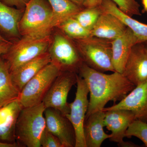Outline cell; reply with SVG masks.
Wrapping results in <instances>:
<instances>
[{
  "instance_id": "obj_1",
  "label": "cell",
  "mask_w": 147,
  "mask_h": 147,
  "mask_svg": "<svg viewBox=\"0 0 147 147\" xmlns=\"http://www.w3.org/2000/svg\"><path fill=\"white\" fill-rule=\"evenodd\" d=\"M79 73L89 90L90 100L85 119L92 113L103 110L109 101L116 103L121 101L136 87L122 74L115 71L106 74L91 68L84 63Z\"/></svg>"
},
{
  "instance_id": "obj_2",
  "label": "cell",
  "mask_w": 147,
  "mask_h": 147,
  "mask_svg": "<svg viewBox=\"0 0 147 147\" xmlns=\"http://www.w3.org/2000/svg\"><path fill=\"white\" fill-rule=\"evenodd\" d=\"M43 103L23 108L15 127L16 142L22 147H40V138L46 127Z\"/></svg>"
},
{
  "instance_id": "obj_3",
  "label": "cell",
  "mask_w": 147,
  "mask_h": 147,
  "mask_svg": "<svg viewBox=\"0 0 147 147\" xmlns=\"http://www.w3.org/2000/svg\"><path fill=\"white\" fill-rule=\"evenodd\" d=\"M52 8L44 0H30L19 24L21 36L42 37L50 35L54 27Z\"/></svg>"
},
{
  "instance_id": "obj_4",
  "label": "cell",
  "mask_w": 147,
  "mask_h": 147,
  "mask_svg": "<svg viewBox=\"0 0 147 147\" xmlns=\"http://www.w3.org/2000/svg\"><path fill=\"white\" fill-rule=\"evenodd\" d=\"M84 63L100 72H115L112 61V40L90 36L74 39Z\"/></svg>"
},
{
  "instance_id": "obj_5",
  "label": "cell",
  "mask_w": 147,
  "mask_h": 147,
  "mask_svg": "<svg viewBox=\"0 0 147 147\" xmlns=\"http://www.w3.org/2000/svg\"><path fill=\"white\" fill-rule=\"evenodd\" d=\"M52 42L50 35L42 37L23 36L13 42L8 51L1 57L11 72L47 52Z\"/></svg>"
},
{
  "instance_id": "obj_6",
  "label": "cell",
  "mask_w": 147,
  "mask_h": 147,
  "mask_svg": "<svg viewBox=\"0 0 147 147\" xmlns=\"http://www.w3.org/2000/svg\"><path fill=\"white\" fill-rule=\"evenodd\" d=\"M61 72L53 62L45 66L21 90L18 98L23 108L40 104L55 79Z\"/></svg>"
},
{
  "instance_id": "obj_7",
  "label": "cell",
  "mask_w": 147,
  "mask_h": 147,
  "mask_svg": "<svg viewBox=\"0 0 147 147\" xmlns=\"http://www.w3.org/2000/svg\"><path fill=\"white\" fill-rule=\"evenodd\" d=\"M51 62L61 71L79 73L84 63L76 47L63 35H55L48 50Z\"/></svg>"
},
{
  "instance_id": "obj_8",
  "label": "cell",
  "mask_w": 147,
  "mask_h": 147,
  "mask_svg": "<svg viewBox=\"0 0 147 147\" xmlns=\"http://www.w3.org/2000/svg\"><path fill=\"white\" fill-rule=\"evenodd\" d=\"M77 90L75 99L69 103L70 112L66 115L74 128L76 136L75 147H86L84 132V121L89 105L88 88L85 80L77 76Z\"/></svg>"
},
{
  "instance_id": "obj_9",
  "label": "cell",
  "mask_w": 147,
  "mask_h": 147,
  "mask_svg": "<svg viewBox=\"0 0 147 147\" xmlns=\"http://www.w3.org/2000/svg\"><path fill=\"white\" fill-rule=\"evenodd\" d=\"M77 76L75 72L61 71L42 100L45 108L57 109L65 116L69 114L70 107L67 102V96L72 87L77 84Z\"/></svg>"
},
{
  "instance_id": "obj_10",
  "label": "cell",
  "mask_w": 147,
  "mask_h": 147,
  "mask_svg": "<svg viewBox=\"0 0 147 147\" xmlns=\"http://www.w3.org/2000/svg\"><path fill=\"white\" fill-rule=\"evenodd\" d=\"M105 112L104 126L112 132L109 140L117 143L120 147H137L132 143L125 142V133L131 123L135 120L134 113L130 110L117 109Z\"/></svg>"
},
{
  "instance_id": "obj_11",
  "label": "cell",
  "mask_w": 147,
  "mask_h": 147,
  "mask_svg": "<svg viewBox=\"0 0 147 147\" xmlns=\"http://www.w3.org/2000/svg\"><path fill=\"white\" fill-rule=\"evenodd\" d=\"M46 128L57 137L63 147H75L76 136L72 123L61 112L52 108L44 113Z\"/></svg>"
},
{
  "instance_id": "obj_12",
  "label": "cell",
  "mask_w": 147,
  "mask_h": 147,
  "mask_svg": "<svg viewBox=\"0 0 147 147\" xmlns=\"http://www.w3.org/2000/svg\"><path fill=\"white\" fill-rule=\"evenodd\" d=\"M122 74L135 86L147 79V52L144 42L132 47Z\"/></svg>"
},
{
  "instance_id": "obj_13",
  "label": "cell",
  "mask_w": 147,
  "mask_h": 147,
  "mask_svg": "<svg viewBox=\"0 0 147 147\" xmlns=\"http://www.w3.org/2000/svg\"><path fill=\"white\" fill-rule=\"evenodd\" d=\"M124 109L134 113L135 119L147 123V79L136 86L117 104L104 108L102 111Z\"/></svg>"
},
{
  "instance_id": "obj_14",
  "label": "cell",
  "mask_w": 147,
  "mask_h": 147,
  "mask_svg": "<svg viewBox=\"0 0 147 147\" xmlns=\"http://www.w3.org/2000/svg\"><path fill=\"white\" fill-rule=\"evenodd\" d=\"M24 9H19L5 4L0 0V34L12 42L21 38L19 24Z\"/></svg>"
},
{
  "instance_id": "obj_15",
  "label": "cell",
  "mask_w": 147,
  "mask_h": 147,
  "mask_svg": "<svg viewBox=\"0 0 147 147\" xmlns=\"http://www.w3.org/2000/svg\"><path fill=\"white\" fill-rule=\"evenodd\" d=\"M138 42L137 36L128 27L123 34L112 40V61L115 71L123 73L132 47Z\"/></svg>"
},
{
  "instance_id": "obj_16",
  "label": "cell",
  "mask_w": 147,
  "mask_h": 147,
  "mask_svg": "<svg viewBox=\"0 0 147 147\" xmlns=\"http://www.w3.org/2000/svg\"><path fill=\"white\" fill-rule=\"evenodd\" d=\"M105 115V112L99 110L85 119L84 132L86 147H100L105 140L111 137V134H106L103 130Z\"/></svg>"
},
{
  "instance_id": "obj_17",
  "label": "cell",
  "mask_w": 147,
  "mask_h": 147,
  "mask_svg": "<svg viewBox=\"0 0 147 147\" xmlns=\"http://www.w3.org/2000/svg\"><path fill=\"white\" fill-rule=\"evenodd\" d=\"M51 62L50 53L47 51L10 72L14 86L21 92L26 84Z\"/></svg>"
},
{
  "instance_id": "obj_18",
  "label": "cell",
  "mask_w": 147,
  "mask_h": 147,
  "mask_svg": "<svg viewBox=\"0 0 147 147\" xmlns=\"http://www.w3.org/2000/svg\"><path fill=\"white\" fill-rule=\"evenodd\" d=\"M127 28L115 15L102 11L91 31V36L113 40L123 34Z\"/></svg>"
},
{
  "instance_id": "obj_19",
  "label": "cell",
  "mask_w": 147,
  "mask_h": 147,
  "mask_svg": "<svg viewBox=\"0 0 147 147\" xmlns=\"http://www.w3.org/2000/svg\"><path fill=\"white\" fill-rule=\"evenodd\" d=\"M103 10L105 12L115 15L122 21L133 32L139 42L147 41V24L141 23L132 17L127 16L111 0L105 2L103 5Z\"/></svg>"
},
{
  "instance_id": "obj_20",
  "label": "cell",
  "mask_w": 147,
  "mask_h": 147,
  "mask_svg": "<svg viewBox=\"0 0 147 147\" xmlns=\"http://www.w3.org/2000/svg\"><path fill=\"white\" fill-rule=\"evenodd\" d=\"M20 93L13 84L7 65L0 56V109L17 100Z\"/></svg>"
},
{
  "instance_id": "obj_21",
  "label": "cell",
  "mask_w": 147,
  "mask_h": 147,
  "mask_svg": "<svg viewBox=\"0 0 147 147\" xmlns=\"http://www.w3.org/2000/svg\"><path fill=\"white\" fill-rule=\"evenodd\" d=\"M23 108L18 99L9 104L8 113L0 124V142H16L15 127L18 115Z\"/></svg>"
},
{
  "instance_id": "obj_22",
  "label": "cell",
  "mask_w": 147,
  "mask_h": 147,
  "mask_svg": "<svg viewBox=\"0 0 147 147\" xmlns=\"http://www.w3.org/2000/svg\"><path fill=\"white\" fill-rule=\"evenodd\" d=\"M53 11L54 28L68 18L73 17L82 10L69 0H47Z\"/></svg>"
},
{
  "instance_id": "obj_23",
  "label": "cell",
  "mask_w": 147,
  "mask_h": 147,
  "mask_svg": "<svg viewBox=\"0 0 147 147\" xmlns=\"http://www.w3.org/2000/svg\"><path fill=\"white\" fill-rule=\"evenodd\" d=\"M57 27L73 39H82L91 36V32L82 26L74 17L67 19Z\"/></svg>"
},
{
  "instance_id": "obj_24",
  "label": "cell",
  "mask_w": 147,
  "mask_h": 147,
  "mask_svg": "<svg viewBox=\"0 0 147 147\" xmlns=\"http://www.w3.org/2000/svg\"><path fill=\"white\" fill-rule=\"evenodd\" d=\"M102 13L99 6L82 9L73 17L82 26L91 32Z\"/></svg>"
},
{
  "instance_id": "obj_25",
  "label": "cell",
  "mask_w": 147,
  "mask_h": 147,
  "mask_svg": "<svg viewBox=\"0 0 147 147\" xmlns=\"http://www.w3.org/2000/svg\"><path fill=\"white\" fill-rule=\"evenodd\" d=\"M125 135L127 138L134 136L139 138L147 147V123L139 120H134L127 130Z\"/></svg>"
},
{
  "instance_id": "obj_26",
  "label": "cell",
  "mask_w": 147,
  "mask_h": 147,
  "mask_svg": "<svg viewBox=\"0 0 147 147\" xmlns=\"http://www.w3.org/2000/svg\"><path fill=\"white\" fill-rule=\"evenodd\" d=\"M123 12L127 16H141L140 5L136 0H112Z\"/></svg>"
},
{
  "instance_id": "obj_27",
  "label": "cell",
  "mask_w": 147,
  "mask_h": 147,
  "mask_svg": "<svg viewBox=\"0 0 147 147\" xmlns=\"http://www.w3.org/2000/svg\"><path fill=\"white\" fill-rule=\"evenodd\" d=\"M40 144L42 147H63L57 137L45 129L40 138Z\"/></svg>"
},
{
  "instance_id": "obj_28",
  "label": "cell",
  "mask_w": 147,
  "mask_h": 147,
  "mask_svg": "<svg viewBox=\"0 0 147 147\" xmlns=\"http://www.w3.org/2000/svg\"><path fill=\"white\" fill-rule=\"evenodd\" d=\"M82 9L100 6L102 0H69Z\"/></svg>"
},
{
  "instance_id": "obj_29",
  "label": "cell",
  "mask_w": 147,
  "mask_h": 147,
  "mask_svg": "<svg viewBox=\"0 0 147 147\" xmlns=\"http://www.w3.org/2000/svg\"><path fill=\"white\" fill-rule=\"evenodd\" d=\"M5 3L10 6L19 9H24L26 5L30 0H1Z\"/></svg>"
},
{
  "instance_id": "obj_30",
  "label": "cell",
  "mask_w": 147,
  "mask_h": 147,
  "mask_svg": "<svg viewBox=\"0 0 147 147\" xmlns=\"http://www.w3.org/2000/svg\"><path fill=\"white\" fill-rule=\"evenodd\" d=\"M13 42L7 41L0 43V56L8 51Z\"/></svg>"
},
{
  "instance_id": "obj_31",
  "label": "cell",
  "mask_w": 147,
  "mask_h": 147,
  "mask_svg": "<svg viewBox=\"0 0 147 147\" xmlns=\"http://www.w3.org/2000/svg\"><path fill=\"white\" fill-rule=\"evenodd\" d=\"M22 147L17 142L14 143H5L0 142V147Z\"/></svg>"
},
{
  "instance_id": "obj_32",
  "label": "cell",
  "mask_w": 147,
  "mask_h": 147,
  "mask_svg": "<svg viewBox=\"0 0 147 147\" xmlns=\"http://www.w3.org/2000/svg\"><path fill=\"white\" fill-rule=\"evenodd\" d=\"M142 4L143 7L142 13H147V0H142Z\"/></svg>"
},
{
  "instance_id": "obj_33",
  "label": "cell",
  "mask_w": 147,
  "mask_h": 147,
  "mask_svg": "<svg viewBox=\"0 0 147 147\" xmlns=\"http://www.w3.org/2000/svg\"><path fill=\"white\" fill-rule=\"evenodd\" d=\"M8 40H6L3 37L1 34H0V43H1L3 42H5V41H7Z\"/></svg>"
},
{
  "instance_id": "obj_34",
  "label": "cell",
  "mask_w": 147,
  "mask_h": 147,
  "mask_svg": "<svg viewBox=\"0 0 147 147\" xmlns=\"http://www.w3.org/2000/svg\"><path fill=\"white\" fill-rule=\"evenodd\" d=\"M144 43L145 47H146V49L147 52V41H146V42H144Z\"/></svg>"
}]
</instances>
